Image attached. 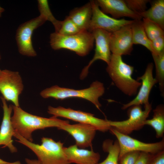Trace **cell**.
Listing matches in <instances>:
<instances>
[{
  "instance_id": "obj_1",
  "label": "cell",
  "mask_w": 164,
  "mask_h": 164,
  "mask_svg": "<svg viewBox=\"0 0 164 164\" xmlns=\"http://www.w3.org/2000/svg\"><path fill=\"white\" fill-rule=\"evenodd\" d=\"M13 114L11 121L15 131L22 137L32 142V134L37 129L56 127L58 128L62 125L69 123L67 120H63L53 116L45 118L32 114L26 112L19 107L12 105Z\"/></svg>"
},
{
  "instance_id": "obj_2",
  "label": "cell",
  "mask_w": 164,
  "mask_h": 164,
  "mask_svg": "<svg viewBox=\"0 0 164 164\" xmlns=\"http://www.w3.org/2000/svg\"><path fill=\"white\" fill-rule=\"evenodd\" d=\"M16 141L30 149L37 156L41 164H70L65 154L63 143L51 138L43 137L39 145L26 140L15 131Z\"/></svg>"
},
{
  "instance_id": "obj_3",
  "label": "cell",
  "mask_w": 164,
  "mask_h": 164,
  "mask_svg": "<svg viewBox=\"0 0 164 164\" xmlns=\"http://www.w3.org/2000/svg\"><path fill=\"white\" fill-rule=\"evenodd\" d=\"M133 66L123 60L121 56L112 54L106 71L116 86L123 93L129 96L135 95L141 82L132 78Z\"/></svg>"
},
{
  "instance_id": "obj_4",
  "label": "cell",
  "mask_w": 164,
  "mask_h": 164,
  "mask_svg": "<svg viewBox=\"0 0 164 164\" xmlns=\"http://www.w3.org/2000/svg\"><path fill=\"white\" fill-rule=\"evenodd\" d=\"M104 91L103 84L96 80L93 82L88 88L81 90L54 85L43 90L40 92V95L44 98L52 97L57 100H63L70 97L81 98L91 102L100 110L101 105L99 99L103 95Z\"/></svg>"
},
{
  "instance_id": "obj_5",
  "label": "cell",
  "mask_w": 164,
  "mask_h": 164,
  "mask_svg": "<svg viewBox=\"0 0 164 164\" xmlns=\"http://www.w3.org/2000/svg\"><path fill=\"white\" fill-rule=\"evenodd\" d=\"M94 41L92 33L88 31H81L69 36H64L55 32L50 36V46L53 49H67L80 56L88 54L93 47Z\"/></svg>"
},
{
  "instance_id": "obj_6",
  "label": "cell",
  "mask_w": 164,
  "mask_h": 164,
  "mask_svg": "<svg viewBox=\"0 0 164 164\" xmlns=\"http://www.w3.org/2000/svg\"><path fill=\"white\" fill-rule=\"evenodd\" d=\"M128 108L127 112L128 118L126 120L121 121L108 120L111 128L127 135L143 127L144 122L152 109L151 104L150 103L144 105V110H142L140 105H133Z\"/></svg>"
},
{
  "instance_id": "obj_7",
  "label": "cell",
  "mask_w": 164,
  "mask_h": 164,
  "mask_svg": "<svg viewBox=\"0 0 164 164\" xmlns=\"http://www.w3.org/2000/svg\"><path fill=\"white\" fill-rule=\"evenodd\" d=\"M47 112L56 117H63L79 123L91 125L94 127L97 130L103 132L109 130L111 127L107 119H100L94 116L93 114L70 108L49 106Z\"/></svg>"
},
{
  "instance_id": "obj_8",
  "label": "cell",
  "mask_w": 164,
  "mask_h": 164,
  "mask_svg": "<svg viewBox=\"0 0 164 164\" xmlns=\"http://www.w3.org/2000/svg\"><path fill=\"white\" fill-rule=\"evenodd\" d=\"M46 21L45 18L40 15L19 26L16 31L15 39L20 54L29 57H34L37 55L32 46V36L34 30Z\"/></svg>"
},
{
  "instance_id": "obj_9",
  "label": "cell",
  "mask_w": 164,
  "mask_h": 164,
  "mask_svg": "<svg viewBox=\"0 0 164 164\" xmlns=\"http://www.w3.org/2000/svg\"><path fill=\"white\" fill-rule=\"evenodd\" d=\"M111 133L116 137L118 142L120 152L118 158L125 154L132 151H139L155 154L164 150V139L154 143H146L122 134L111 128Z\"/></svg>"
},
{
  "instance_id": "obj_10",
  "label": "cell",
  "mask_w": 164,
  "mask_h": 164,
  "mask_svg": "<svg viewBox=\"0 0 164 164\" xmlns=\"http://www.w3.org/2000/svg\"><path fill=\"white\" fill-rule=\"evenodd\" d=\"M24 89L22 77L18 72L5 69L0 77V92L6 101L19 107V97Z\"/></svg>"
},
{
  "instance_id": "obj_11",
  "label": "cell",
  "mask_w": 164,
  "mask_h": 164,
  "mask_svg": "<svg viewBox=\"0 0 164 164\" xmlns=\"http://www.w3.org/2000/svg\"><path fill=\"white\" fill-rule=\"evenodd\" d=\"M92 8V16L88 31L92 32L100 29L109 32L115 31L125 25L132 24L134 20L124 19H117L111 17L102 12L96 1H90Z\"/></svg>"
},
{
  "instance_id": "obj_12",
  "label": "cell",
  "mask_w": 164,
  "mask_h": 164,
  "mask_svg": "<svg viewBox=\"0 0 164 164\" xmlns=\"http://www.w3.org/2000/svg\"><path fill=\"white\" fill-rule=\"evenodd\" d=\"M95 43L94 55L88 65L82 70L80 78L83 80L87 76L90 66L95 61L100 60L109 63L111 54L110 47L111 32L102 29H97L92 32Z\"/></svg>"
},
{
  "instance_id": "obj_13",
  "label": "cell",
  "mask_w": 164,
  "mask_h": 164,
  "mask_svg": "<svg viewBox=\"0 0 164 164\" xmlns=\"http://www.w3.org/2000/svg\"><path fill=\"white\" fill-rule=\"evenodd\" d=\"M131 24L111 33L110 47L112 54L121 56L130 54L133 44Z\"/></svg>"
},
{
  "instance_id": "obj_14",
  "label": "cell",
  "mask_w": 164,
  "mask_h": 164,
  "mask_svg": "<svg viewBox=\"0 0 164 164\" xmlns=\"http://www.w3.org/2000/svg\"><path fill=\"white\" fill-rule=\"evenodd\" d=\"M65 131L70 135L75 140L78 148L84 149L92 146V142L97 131L91 125L81 123L62 125L58 128Z\"/></svg>"
},
{
  "instance_id": "obj_15",
  "label": "cell",
  "mask_w": 164,
  "mask_h": 164,
  "mask_svg": "<svg viewBox=\"0 0 164 164\" xmlns=\"http://www.w3.org/2000/svg\"><path fill=\"white\" fill-rule=\"evenodd\" d=\"M153 65L149 63L147 66L145 73L142 76L138 77L137 80H141V87L136 97L128 103L123 104L121 108L125 110L134 105L144 104L145 105L149 103V97L151 91L154 85L157 83V81L153 76Z\"/></svg>"
},
{
  "instance_id": "obj_16",
  "label": "cell",
  "mask_w": 164,
  "mask_h": 164,
  "mask_svg": "<svg viewBox=\"0 0 164 164\" xmlns=\"http://www.w3.org/2000/svg\"><path fill=\"white\" fill-rule=\"evenodd\" d=\"M2 104L3 117L0 129V145L7 147L12 153L16 152L17 149L12 144V137L14 132L11 121V114L13 111L12 105H8L6 101L0 97Z\"/></svg>"
},
{
  "instance_id": "obj_17",
  "label": "cell",
  "mask_w": 164,
  "mask_h": 164,
  "mask_svg": "<svg viewBox=\"0 0 164 164\" xmlns=\"http://www.w3.org/2000/svg\"><path fill=\"white\" fill-rule=\"evenodd\" d=\"M96 1L102 12L110 14L114 18L119 19L121 17H128L135 20H141L142 18L140 15L131 10L124 0H97Z\"/></svg>"
},
{
  "instance_id": "obj_18",
  "label": "cell",
  "mask_w": 164,
  "mask_h": 164,
  "mask_svg": "<svg viewBox=\"0 0 164 164\" xmlns=\"http://www.w3.org/2000/svg\"><path fill=\"white\" fill-rule=\"evenodd\" d=\"M64 151L68 160L71 164H97L100 158L98 152L79 148L75 144L65 147Z\"/></svg>"
},
{
  "instance_id": "obj_19",
  "label": "cell",
  "mask_w": 164,
  "mask_h": 164,
  "mask_svg": "<svg viewBox=\"0 0 164 164\" xmlns=\"http://www.w3.org/2000/svg\"><path fill=\"white\" fill-rule=\"evenodd\" d=\"M92 16L91 2L71 11L67 16L81 31H88Z\"/></svg>"
},
{
  "instance_id": "obj_20",
  "label": "cell",
  "mask_w": 164,
  "mask_h": 164,
  "mask_svg": "<svg viewBox=\"0 0 164 164\" xmlns=\"http://www.w3.org/2000/svg\"><path fill=\"white\" fill-rule=\"evenodd\" d=\"M142 18H146L158 25L164 29V0L153 2L151 7L139 15Z\"/></svg>"
},
{
  "instance_id": "obj_21",
  "label": "cell",
  "mask_w": 164,
  "mask_h": 164,
  "mask_svg": "<svg viewBox=\"0 0 164 164\" xmlns=\"http://www.w3.org/2000/svg\"><path fill=\"white\" fill-rule=\"evenodd\" d=\"M153 118L146 120L144 125L152 127L156 132V137L159 138L163 136L164 133V106L160 104L153 110Z\"/></svg>"
},
{
  "instance_id": "obj_22",
  "label": "cell",
  "mask_w": 164,
  "mask_h": 164,
  "mask_svg": "<svg viewBox=\"0 0 164 164\" xmlns=\"http://www.w3.org/2000/svg\"><path fill=\"white\" fill-rule=\"evenodd\" d=\"M131 26L133 44L141 45L151 52V41L145 33L142 21L141 20H134Z\"/></svg>"
},
{
  "instance_id": "obj_23",
  "label": "cell",
  "mask_w": 164,
  "mask_h": 164,
  "mask_svg": "<svg viewBox=\"0 0 164 164\" xmlns=\"http://www.w3.org/2000/svg\"><path fill=\"white\" fill-rule=\"evenodd\" d=\"M103 151L108 153L106 159L102 162L97 164H118L120 147L117 140L114 142L108 139L104 141L102 144Z\"/></svg>"
},
{
  "instance_id": "obj_24",
  "label": "cell",
  "mask_w": 164,
  "mask_h": 164,
  "mask_svg": "<svg viewBox=\"0 0 164 164\" xmlns=\"http://www.w3.org/2000/svg\"><path fill=\"white\" fill-rule=\"evenodd\" d=\"M154 62L156 77L155 78L159 84L162 96L164 95V51L158 54L152 53Z\"/></svg>"
},
{
  "instance_id": "obj_25",
  "label": "cell",
  "mask_w": 164,
  "mask_h": 164,
  "mask_svg": "<svg viewBox=\"0 0 164 164\" xmlns=\"http://www.w3.org/2000/svg\"><path fill=\"white\" fill-rule=\"evenodd\" d=\"M37 2L40 15L43 16L46 21L50 22L54 26L55 32H58L62 21L57 20L54 17L49 7L48 1L46 0H38Z\"/></svg>"
},
{
  "instance_id": "obj_26",
  "label": "cell",
  "mask_w": 164,
  "mask_h": 164,
  "mask_svg": "<svg viewBox=\"0 0 164 164\" xmlns=\"http://www.w3.org/2000/svg\"><path fill=\"white\" fill-rule=\"evenodd\" d=\"M142 19V24L145 31L151 41L158 37L164 36V30L158 25L148 19Z\"/></svg>"
},
{
  "instance_id": "obj_27",
  "label": "cell",
  "mask_w": 164,
  "mask_h": 164,
  "mask_svg": "<svg viewBox=\"0 0 164 164\" xmlns=\"http://www.w3.org/2000/svg\"><path fill=\"white\" fill-rule=\"evenodd\" d=\"M81 31L75 24L67 16L62 21L60 29L57 33L64 36L71 35L77 33Z\"/></svg>"
},
{
  "instance_id": "obj_28",
  "label": "cell",
  "mask_w": 164,
  "mask_h": 164,
  "mask_svg": "<svg viewBox=\"0 0 164 164\" xmlns=\"http://www.w3.org/2000/svg\"><path fill=\"white\" fill-rule=\"evenodd\" d=\"M128 7L132 11L140 15L145 11L147 4L150 2L149 0H124Z\"/></svg>"
},
{
  "instance_id": "obj_29",
  "label": "cell",
  "mask_w": 164,
  "mask_h": 164,
  "mask_svg": "<svg viewBox=\"0 0 164 164\" xmlns=\"http://www.w3.org/2000/svg\"><path fill=\"white\" fill-rule=\"evenodd\" d=\"M141 152L132 151L128 152L118 158V164H135Z\"/></svg>"
},
{
  "instance_id": "obj_30",
  "label": "cell",
  "mask_w": 164,
  "mask_h": 164,
  "mask_svg": "<svg viewBox=\"0 0 164 164\" xmlns=\"http://www.w3.org/2000/svg\"><path fill=\"white\" fill-rule=\"evenodd\" d=\"M152 53L159 54L164 51V36L151 41Z\"/></svg>"
},
{
  "instance_id": "obj_31",
  "label": "cell",
  "mask_w": 164,
  "mask_h": 164,
  "mask_svg": "<svg viewBox=\"0 0 164 164\" xmlns=\"http://www.w3.org/2000/svg\"><path fill=\"white\" fill-rule=\"evenodd\" d=\"M147 164H164V151L154 154Z\"/></svg>"
},
{
  "instance_id": "obj_32",
  "label": "cell",
  "mask_w": 164,
  "mask_h": 164,
  "mask_svg": "<svg viewBox=\"0 0 164 164\" xmlns=\"http://www.w3.org/2000/svg\"><path fill=\"white\" fill-rule=\"evenodd\" d=\"M153 155L147 152H141L135 164H147Z\"/></svg>"
},
{
  "instance_id": "obj_33",
  "label": "cell",
  "mask_w": 164,
  "mask_h": 164,
  "mask_svg": "<svg viewBox=\"0 0 164 164\" xmlns=\"http://www.w3.org/2000/svg\"><path fill=\"white\" fill-rule=\"evenodd\" d=\"M0 164H21L19 161H16L13 162H7L0 159Z\"/></svg>"
},
{
  "instance_id": "obj_34",
  "label": "cell",
  "mask_w": 164,
  "mask_h": 164,
  "mask_svg": "<svg viewBox=\"0 0 164 164\" xmlns=\"http://www.w3.org/2000/svg\"><path fill=\"white\" fill-rule=\"evenodd\" d=\"M4 11V9L0 6V17H1L2 13Z\"/></svg>"
},
{
  "instance_id": "obj_35",
  "label": "cell",
  "mask_w": 164,
  "mask_h": 164,
  "mask_svg": "<svg viewBox=\"0 0 164 164\" xmlns=\"http://www.w3.org/2000/svg\"><path fill=\"white\" fill-rule=\"evenodd\" d=\"M2 72V70H1L0 69V77H1Z\"/></svg>"
},
{
  "instance_id": "obj_36",
  "label": "cell",
  "mask_w": 164,
  "mask_h": 164,
  "mask_svg": "<svg viewBox=\"0 0 164 164\" xmlns=\"http://www.w3.org/2000/svg\"><path fill=\"white\" fill-rule=\"evenodd\" d=\"M1 59V54L0 53V60Z\"/></svg>"
}]
</instances>
